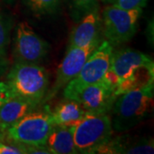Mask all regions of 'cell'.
<instances>
[{"mask_svg": "<svg viewBox=\"0 0 154 154\" xmlns=\"http://www.w3.org/2000/svg\"><path fill=\"white\" fill-rule=\"evenodd\" d=\"M109 69L118 78L116 96L153 82V61L140 51L131 48L113 51Z\"/></svg>", "mask_w": 154, "mask_h": 154, "instance_id": "obj_1", "label": "cell"}, {"mask_svg": "<svg viewBox=\"0 0 154 154\" xmlns=\"http://www.w3.org/2000/svg\"><path fill=\"white\" fill-rule=\"evenodd\" d=\"M153 95L152 82L117 96L110 110L113 130L127 132L143 121L151 111Z\"/></svg>", "mask_w": 154, "mask_h": 154, "instance_id": "obj_2", "label": "cell"}, {"mask_svg": "<svg viewBox=\"0 0 154 154\" xmlns=\"http://www.w3.org/2000/svg\"><path fill=\"white\" fill-rule=\"evenodd\" d=\"M7 83L16 96L39 105L49 89V74L40 64L15 63L7 75Z\"/></svg>", "mask_w": 154, "mask_h": 154, "instance_id": "obj_3", "label": "cell"}, {"mask_svg": "<svg viewBox=\"0 0 154 154\" xmlns=\"http://www.w3.org/2000/svg\"><path fill=\"white\" fill-rule=\"evenodd\" d=\"M54 126L49 106L36 108L6 129L5 140L25 146H43Z\"/></svg>", "mask_w": 154, "mask_h": 154, "instance_id": "obj_4", "label": "cell"}, {"mask_svg": "<svg viewBox=\"0 0 154 154\" xmlns=\"http://www.w3.org/2000/svg\"><path fill=\"white\" fill-rule=\"evenodd\" d=\"M77 153L92 154L112 137L113 128L108 114L87 113L71 126Z\"/></svg>", "mask_w": 154, "mask_h": 154, "instance_id": "obj_5", "label": "cell"}, {"mask_svg": "<svg viewBox=\"0 0 154 154\" xmlns=\"http://www.w3.org/2000/svg\"><path fill=\"white\" fill-rule=\"evenodd\" d=\"M143 9L126 10L117 6L105 7L102 13V34L113 47L129 41L135 35Z\"/></svg>", "mask_w": 154, "mask_h": 154, "instance_id": "obj_6", "label": "cell"}, {"mask_svg": "<svg viewBox=\"0 0 154 154\" xmlns=\"http://www.w3.org/2000/svg\"><path fill=\"white\" fill-rule=\"evenodd\" d=\"M113 46L105 39L86 61L76 76L63 89L64 99H75L83 88L100 81L110 65Z\"/></svg>", "mask_w": 154, "mask_h": 154, "instance_id": "obj_7", "label": "cell"}, {"mask_svg": "<svg viewBox=\"0 0 154 154\" xmlns=\"http://www.w3.org/2000/svg\"><path fill=\"white\" fill-rule=\"evenodd\" d=\"M104 38H100L93 43L82 47L68 48L65 57L58 67L56 74L55 82L52 87L48 89V92L43 99V103H46L52 99L56 95L63 89L68 83L78 75L82 68L88 60V57L94 51Z\"/></svg>", "mask_w": 154, "mask_h": 154, "instance_id": "obj_8", "label": "cell"}, {"mask_svg": "<svg viewBox=\"0 0 154 154\" xmlns=\"http://www.w3.org/2000/svg\"><path fill=\"white\" fill-rule=\"evenodd\" d=\"M49 50V44L33 31L28 22L17 25L13 46L15 63L39 64L47 57Z\"/></svg>", "mask_w": 154, "mask_h": 154, "instance_id": "obj_9", "label": "cell"}, {"mask_svg": "<svg viewBox=\"0 0 154 154\" xmlns=\"http://www.w3.org/2000/svg\"><path fill=\"white\" fill-rule=\"evenodd\" d=\"M116 97L113 87L102 78L99 82L83 88L74 99L88 113L108 114Z\"/></svg>", "mask_w": 154, "mask_h": 154, "instance_id": "obj_10", "label": "cell"}, {"mask_svg": "<svg viewBox=\"0 0 154 154\" xmlns=\"http://www.w3.org/2000/svg\"><path fill=\"white\" fill-rule=\"evenodd\" d=\"M103 38L102 17L99 8H95L77 22V25L70 33L68 48L82 47Z\"/></svg>", "mask_w": 154, "mask_h": 154, "instance_id": "obj_11", "label": "cell"}, {"mask_svg": "<svg viewBox=\"0 0 154 154\" xmlns=\"http://www.w3.org/2000/svg\"><path fill=\"white\" fill-rule=\"evenodd\" d=\"M38 107L28 100L17 96L12 97L0 107V131L5 134L7 128Z\"/></svg>", "mask_w": 154, "mask_h": 154, "instance_id": "obj_12", "label": "cell"}, {"mask_svg": "<svg viewBox=\"0 0 154 154\" xmlns=\"http://www.w3.org/2000/svg\"><path fill=\"white\" fill-rule=\"evenodd\" d=\"M87 113L76 100L64 99L57 105L54 110H51V116L57 126L71 127L83 118Z\"/></svg>", "mask_w": 154, "mask_h": 154, "instance_id": "obj_13", "label": "cell"}, {"mask_svg": "<svg viewBox=\"0 0 154 154\" xmlns=\"http://www.w3.org/2000/svg\"><path fill=\"white\" fill-rule=\"evenodd\" d=\"M45 146L51 154H75L71 127L55 125L47 137Z\"/></svg>", "mask_w": 154, "mask_h": 154, "instance_id": "obj_14", "label": "cell"}, {"mask_svg": "<svg viewBox=\"0 0 154 154\" xmlns=\"http://www.w3.org/2000/svg\"><path fill=\"white\" fill-rule=\"evenodd\" d=\"M24 5L35 16H47L57 12L61 0H22Z\"/></svg>", "mask_w": 154, "mask_h": 154, "instance_id": "obj_15", "label": "cell"}, {"mask_svg": "<svg viewBox=\"0 0 154 154\" xmlns=\"http://www.w3.org/2000/svg\"><path fill=\"white\" fill-rule=\"evenodd\" d=\"M99 0H68L70 16L78 22L85 15L99 7Z\"/></svg>", "mask_w": 154, "mask_h": 154, "instance_id": "obj_16", "label": "cell"}, {"mask_svg": "<svg viewBox=\"0 0 154 154\" xmlns=\"http://www.w3.org/2000/svg\"><path fill=\"white\" fill-rule=\"evenodd\" d=\"M11 25L0 9V57H6L10 44Z\"/></svg>", "mask_w": 154, "mask_h": 154, "instance_id": "obj_17", "label": "cell"}, {"mask_svg": "<svg viewBox=\"0 0 154 154\" xmlns=\"http://www.w3.org/2000/svg\"><path fill=\"white\" fill-rule=\"evenodd\" d=\"M153 152L154 145L152 139H142L139 140L136 142H132L126 151V153L128 154H146Z\"/></svg>", "mask_w": 154, "mask_h": 154, "instance_id": "obj_18", "label": "cell"}, {"mask_svg": "<svg viewBox=\"0 0 154 154\" xmlns=\"http://www.w3.org/2000/svg\"><path fill=\"white\" fill-rule=\"evenodd\" d=\"M26 146L21 144L10 142L6 144L5 141L0 140V154H26Z\"/></svg>", "mask_w": 154, "mask_h": 154, "instance_id": "obj_19", "label": "cell"}, {"mask_svg": "<svg viewBox=\"0 0 154 154\" xmlns=\"http://www.w3.org/2000/svg\"><path fill=\"white\" fill-rule=\"evenodd\" d=\"M147 1L148 0H116L112 5L126 10L143 9L146 5Z\"/></svg>", "mask_w": 154, "mask_h": 154, "instance_id": "obj_20", "label": "cell"}, {"mask_svg": "<svg viewBox=\"0 0 154 154\" xmlns=\"http://www.w3.org/2000/svg\"><path fill=\"white\" fill-rule=\"evenodd\" d=\"M14 96L16 95L12 92L7 82H0V107Z\"/></svg>", "mask_w": 154, "mask_h": 154, "instance_id": "obj_21", "label": "cell"}, {"mask_svg": "<svg viewBox=\"0 0 154 154\" xmlns=\"http://www.w3.org/2000/svg\"><path fill=\"white\" fill-rule=\"evenodd\" d=\"M7 65H8V63H7L6 57H0V75H2L4 72L5 71Z\"/></svg>", "mask_w": 154, "mask_h": 154, "instance_id": "obj_22", "label": "cell"}, {"mask_svg": "<svg viewBox=\"0 0 154 154\" xmlns=\"http://www.w3.org/2000/svg\"><path fill=\"white\" fill-rule=\"evenodd\" d=\"M100 1L105 3V4H113L116 0H100Z\"/></svg>", "mask_w": 154, "mask_h": 154, "instance_id": "obj_23", "label": "cell"}, {"mask_svg": "<svg viewBox=\"0 0 154 154\" xmlns=\"http://www.w3.org/2000/svg\"><path fill=\"white\" fill-rule=\"evenodd\" d=\"M0 140H2V141L5 140V134L1 131H0Z\"/></svg>", "mask_w": 154, "mask_h": 154, "instance_id": "obj_24", "label": "cell"}, {"mask_svg": "<svg viewBox=\"0 0 154 154\" xmlns=\"http://www.w3.org/2000/svg\"><path fill=\"white\" fill-rule=\"evenodd\" d=\"M5 1H8V2H12V1H14V0H5Z\"/></svg>", "mask_w": 154, "mask_h": 154, "instance_id": "obj_25", "label": "cell"}]
</instances>
